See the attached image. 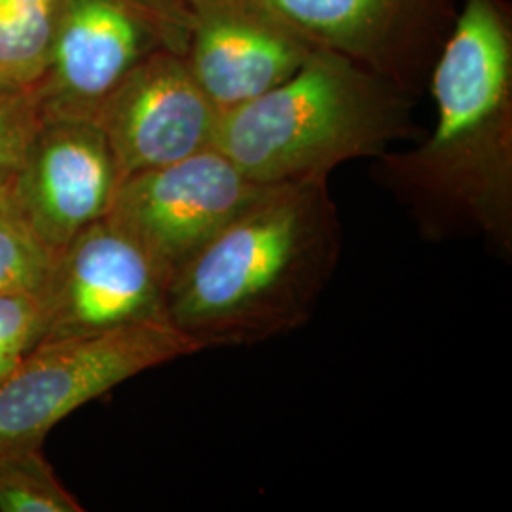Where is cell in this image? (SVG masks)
<instances>
[{"label": "cell", "instance_id": "6da1fadb", "mask_svg": "<svg viewBox=\"0 0 512 512\" xmlns=\"http://www.w3.org/2000/svg\"><path fill=\"white\" fill-rule=\"evenodd\" d=\"M427 90L437 122L425 141L376 158V179L425 239L480 238L512 255V10L463 0Z\"/></svg>", "mask_w": 512, "mask_h": 512}, {"label": "cell", "instance_id": "7a4b0ae2", "mask_svg": "<svg viewBox=\"0 0 512 512\" xmlns=\"http://www.w3.org/2000/svg\"><path fill=\"white\" fill-rule=\"evenodd\" d=\"M340 255L329 179L264 184L173 275L165 319L198 351L289 334L313 317Z\"/></svg>", "mask_w": 512, "mask_h": 512}, {"label": "cell", "instance_id": "3957f363", "mask_svg": "<svg viewBox=\"0 0 512 512\" xmlns=\"http://www.w3.org/2000/svg\"><path fill=\"white\" fill-rule=\"evenodd\" d=\"M414 97L344 55L313 48L296 73L222 110L213 147L256 184L329 179L416 133Z\"/></svg>", "mask_w": 512, "mask_h": 512}, {"label": "cell", "instance_id": "277c9868", "mask_svg": "<svg viewBox=\"0 0 512 512\" xmlns=\"http://www.w3.org/2000/svg\"><path fill=\"white\" fill-rule=\"evenodd\" d=\"M194 353L200 351L167 321L42 342L0 380V446H42L80 406Z\"/></svg>", "mask_w": 512, "mask_h": 512}, {"label": "cell", "instance_id": "5b68a950", "mask_svg": "<svg viewBox=\"0 0 512 512\" xmlns=\"http://www.w3.org/2000/svg\"><path fill=\"white\" fill-rule=\"evenodd\" d=\"M186 31L150 0H61L50 61L35 90L40 114L95 118L145 57L184 52Z\"/></svg>", "mask_w": 512, "mask_h": 512}, {"label": "cell", "instance_id": "8992f818", "mask_svg": "<svg viewBox=\"0 0 512 512\" xmlns=\"http://www.w3.org/2000/svg\"><path fill=\"white\" fill-rule=\"evenodd\" d=\"M262 186L209 147L126 177L109 219L143 247L169 285Z\"/></svg>", "mask_w": 512, "mask_h": 512}, {"label": "cell", "instance_id": "52a82bcc", "mask_svg": "<svg viewBox=\"0 0 512 512\" xmlns=\"http://www.w3.org/2000/svg\"><path fill=\"white\" fill-rule=\"evenodd\" d=\"M313 48L344 55L418 99L463 0H262Z\"/></svg>", "mask_w": 512, "mask_h": 512}, {"label": "cell", "instance_id": "ba28073f", "mask_svg": "<svg viewBox=\"0 0 512 512\" xmlns=\"http://www.w3.org/2000/svg\"><path fill=\"white\" fill-rule=\"evenodd\" d=\"M120 184L122 173L95 118L40 114L8 190L31 232L57 255L109 217Z\"/></svg>", "mask_w": 512, "mask_h": 512}, {"label": "cell", "instance_id": "9c48e42d", "mask_svg": "<svg viewBox=\"0 0 512 512\" xmlns=\"http://www.w3.org/2000/svg\"><path fill=\"white\" fill-rule=\"evenodd\" d=\"M167 281L143 247L112 220H99L55 255L46 283L42 342L165 319Z\"/></svg>", "mask_w": 512, "mask_h": 512}, {"label": "cell", "instance_id": "30bf717a", "mask_svg": "<svg viewBox=\"0 0 512 512\" xmlns=\"http://www.w3.org/2000/svg\"><path fill=\"white\" fill-rule=\"evenodd\" d=\"M219 114L183 54L160 48L116 86L95 120L124 181L213 147Z\"/></svg>", "mask_w": 512, "mask_h": 512}, {"label": "cell", "instance_id": "8fae6325", "mask_svg": "<svg viewBox=\"0 0 512 512\" xmlns=\"http://www.w3.org/2000/svg\"><path fill=\"white\" fill-rule=\"evenodd\" d=\"M183 12L184 61L219 112L270 92L313 50L262 0H183Z\"/></svg>", "mask_w": 512, "mask_h": 512}, {"label": "cell", "instance_id": "7c38bea8", "mask_svg": "<svg viewBox=\"0 0 512 512\" xmlns=\"http://www.w3.org/2000/svg\"><path fill=\"white\" fill-rule=\"evenodd\" d=\"M61 0H0V90L35 92L44 78Z\"/></svg>", "mask_w": 512, "mask_h": 512}, {"label": "cell", "instance_id": "4fadbf2b", "mask_svg": "<svg viewBox=\"0 0 512 512\" xmlns=\"http://www.w3.org/2000/svg\"><path fill=\"white\" fill-rule=\"evenodd\" d=\"M42 446H0V512H82Z\"/></svg>", "mask_w": 512, "mask_h": 512}, {"label": "cell", "instance_id": "5bb4252c", "mask_svg": "<svg viewBox=\"0 0 512 512\" xmlns=\"http://www.w3.org/2000/svg\"><path fill=\"white\" fill-rule=\"evenodd\" d=\"M55 255L46 249L19 215L8 186L0 188V293L44 287Z\"/></svg>", "mask_w": 512, "mask_h": 512}, {"label": "cell", "instance_id": "9a60e30c", "mask_svg": "<svg viewBox=\"0 0 512 512\" xmlns=\"http://www.w3.org/2000/svg\"><path fill=\"white\" fill-rule=\"evenodd\" d=\"M46 327V285L0 293V380L42 344Z\"/></svg>", "mask_w": 512, "mask_h": 512}, {"label": "cell", "instance_id": "2e32d148", "mask_svg": "<svg viewBox=\"0 0 512 512\" xmlns=\"http://www.w3.org/2000/svg\"><path fill=\"white\" fill-rule=\"evenodd\" d=\"M38 116L35 92L0 90V188L12 181Z\"/></svg>", "mask_w": 512, "mask_h": 512}, {"label": "cell", "instance_id": "e0dca14e", "mask_svg": "<svg viewBox=\"0 0 512 512\" xmlns=\"http://www.w3.org/2000/svg\"><path fill=\"white\" fill-rule=\"evenodd\" d=\"M181 2H183V0H181Z\"/></svg>", "mask_w": 512, "mask_h": 512}]
</instances>
